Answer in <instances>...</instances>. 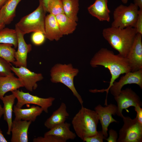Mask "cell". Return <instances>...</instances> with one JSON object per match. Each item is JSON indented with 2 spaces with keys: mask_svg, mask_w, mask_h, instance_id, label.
I'll use <instances>...</instances> for the list:
<instances>
[{
  "mask_svg": "<svg viewBox=\"0 0 142 142\" xmlns=\"http://www.w3.org/2000/svg\"><path fill=\"white\" fill-rule=\"evenodd\" d=\"M66 104L63 102L62 103L59 108L54 111L45 121V126L48 129H50L56 125L65 122L69 116Z\"/></svg>",
  "mask_w": 142,
  "mask_h": 142,
  "instance_id": "19",
  "label": "cell"
},
{
  "mask_svg": "<svg viewBox=\"0 0 142 142\" xmlns=\"http://www.w3.org/2000/svg\"><path fill=\"white\" fill-rule=\"evenodd\" d=\"M3 115V109L0 104V119Z\"/></svg>",
  "mask_w": 142,
  "mask_h": 142,
  "instance_id": "40",
  "label": "cell"
},
{
  "mask_svg": "<svg viewBox=\"0 0 142 142\" xmlns=\"http://www.w3.org/2000/svg\"><path fill=\"white\" fill-rule=\"evenodd\" d=\"M13 46L11 44L0 43V57L13 64L15 61L14 55L16 51L12 47Z\"/></svg>",
  "mask_w": 142,
  "mask_h": 142,
  "instance_id": "27",
  "label": "cell"
},
{
  "mask_svg": "<svg viewBox=\"0 0 142 142\" xmlns=\"http://www.w3.org/2000/svg\"><path fill=\"white\" fill-rule=\"evenodd\" d=\"M47 12L55 16L64 13L62 0H49L47 4Z\"/></svg>",
  "mask_w": 142,
  "mask_h": 142,
  "instance_id": "28",
  "label": "cell"
},
{
  "mask_svg": "<svg viewBox=\"0 0 142 142\" xmlns=\"http://www.w3.org/2000/svg\"><path fill=\"white\" fill-rule=\"evenodd\" d=\"M16 98L15 95L12 93L11 95L4 96L1 99L3 104L4 119L7 124L8 129L7 134L8 135L11 134L13 107Z\"/></svg>",
  "mask_w": 142,
  "mask_h": 142,
  "instance_id": "22",
  "label": "cell"
},
{
  "mask_svg": "<svg viewBox=\"0 0 142 142\" xmlns=\"http://www.w3.org/2000/svg\"><path fill=\"white\" fill-rule=\"evenodd\" d=\"M99 121L95 111L82 106L73 118L72 123L76 135L83 140L97 133Z\"/></svg>",
  "mask_w": 142,
  "mask_h": 142,
  "instance_id": "3",
  "label": "cell"
},
{
  "mask_svg": "<svg viewBox=\"0 0 142 142\" xmlns=\"http://www.w3.org/2000/svg\"><path fill=\"white\" fill-rule=\"evenodd\" d=\"M45 37V34L40 32H33L31 37L33 43L37 45H39L44 42Z\"/></svg>",
  "mask_w": 142,
  "mask_h": 142,
  "instance_id": "31",
  "label": "cell"
},
{
  "mask_svg": "<svg viewBox=\"0 0 142 142\" xmlns=\"http://www.w3.org/2000/svg\"><path fill=\"white\" fill-rule=\"evenodd\" d=\"M55 16L63 35L70 34L75 30L77 25L76 22L71 19L64 13L60 14Z\"/></svg>",
  "mask_w": 142,
  "mask_h": 142,
  "instance_id": "24",
  "label": "cell"
},
{
  "mask_svg": "<svg viewBox=\"0 0 142 142\" xmlns=\"http://www.w3.org/2000/svg\"><path fill=\"white\" fill-rule=\"evenodd\" d=\"M94 111L98 114L99 120L102 127V131L105 137H108V127L110 124L113 122H118L114 119L112 115L116 114L117 106L114 104H110L105 107L98 104L94 108Z\"/></svg>",
  "mask_w": 142,
  "mask_h": 142,
  "instance_id": "12",
  "label": "cell"
},
{
  "mask_svg": "<svg viewBox=\"0 0 142 142\" xmlns=\"http://www.w3.org/2000/svg\"><path fill=\"white\" fill-rule=\"evenodd\" d=\"M15 29L17 34L18 49L15 52L14 57L15 61L13 64L16 67H27V55L32 50V46L26 42L24 35L15 25Z\"/></svg>",
  "mask_w": 142,
  "mask_h": 142,
  "instance_id": "14",
  "label": "cell"
},
{
  "mask_svg": "<svg viewBox=\"0 0 142 142\" xmlns=\"http://www.w3.org/2000/svg\"><path fill=\"white\" fill-rule=\"evenodd\" d=\"M65 14L76 22L78 21L77 14L79 10V0H62Z\"/></svg>",
  "mask_w": 142,
  "mask_h": 142,
  "instance_id": "25",
  "label": "cell"
},
{
  "mask_svg": "<svg viewBox=\"0 0 142 142\" xmlns=\"http://www.w3.org/2000/svg\"><path fill=\"white\" fill-rule=\"evenodd\" d=\"M117 105L116 114L122 118L123 110L131 106H141L142 102L139 96L131 88L121 90L120 93L114 97Z\"/></svg>",
  "mask_w": 142,
  "mask_h": 142,
  "instance_id": "9",
  "label": "cell"
},
{
  "mask_svg": "<svg viewBox=\"0 0 142 142\" xmlns=\"http://www.w3.org/2000/svg\"><path fill=\"white\" fill-rule=\"evenodd\" d=\"M128 0H121L122 2L124 4L127 3Z\"/></svg>",
  "mask_w": 142,
  "mask_h": 142,
  "instance_id": "42",
  "label": "cell"
},
{
  "mask_svg": "<svg viewBox=\"0 0 142 142\" xmlns=\"http://www.w3.org/2000/svg\"><path fill=\"white\" fill-rule=\"evenodd\" d=\"M0 43L12 44L18 46V39L16 29L4 28L0 30Z\"/></svg>",
  "mask_w": 142,
  "mask_h": 142,
  "instance_id": "26",
  "label": "cell"
},
{
  "mask_svg": "<svg viewBox=\"0 0 142 142\" xmlns=\"http://www.w3.org/2000/svg\"><path fill=\"white\" fill-rule=\"evenodd\" d=\"M79 70L74 68L71 64L58 63L54 65L50 70V80L53 83H61L68 88L78 100L82 106L83 101L75 87L74 80L77 75Z\"/></svg>",
  "mask_w": 142,
  "mask_h": 142,
  "instance_id": "4",
  "label": "cell"
},
{
  "mask_svg": "<svg viewBox=\"0 0 142 142\" xmlns=\"http://www.w3.org/2000/svg\"><path fill=\"white\" fill-rule=\"evenodd\" d=\"M124 124L120 129L118 142H142V125L135 118L129 116L122 118Z\"/></svg>",
  "mask_w": 142,
  "mask_h": 142,
  "instance_id": "7",
  "label": "cell"
},
{
  "mask_svg": "<svg viewBox=\"0 0 142 142\" xmlns=\"http://www.w3.org/2000/svg\"><path fill=\"white\" fill-rule=\"evenodd\" d=\"M5 25L1 23L0 21V30L4 28Z\"/></svg>",
  "mask_w": 142,
  "mask_h": 142,
  "instance_id": "41",
  "label": "cell"
},
{
  "mask_svg": "<svg viewBox=\"0 0 142 142\" xmlns=\"http://www.w3.org/2000/svg\"><path fill=\"white\" fill-rule=\"evenodd\" d=\"M33 142H66L57 136L52 135H44L43 137L39 136L33 139Z\"/></svg>",
  "mask_w": 142,
  "mask_h": 142,
  "instance_id": "30",
  "label": "cell"
},
{
  "mask_svg": "<svg viewBox=\"0 0 142 142\" xmlns=\"http://www.w3.org/2000/svg\"><path fill=\"white\" fill-rule=\"evenodd\" d=\"M17 99L16 106L21 108L24 105L32 104L39 106L42 108L43 111L48 113V109L53 104L55 99L52 97L43 98L34 95L29 93L25 92L22 90L17 89L12 92Z\"/></svg>",
  "mask_w": 142,
  "mask_h": 142,
  "instance_id": "8",
  "label": "cell"
},
{
  "mask_svg": "<svg viewBox=\"0 0 142 142\" xmlns=\"http://www.w3.org/2000/svg\"><path fill=\"white\" fill-rule=\"evenodd\" d=\"M32 122L24 120L12 121L11 132V142H28V131Z\"/></svg>",
  "mask_w": 142,
  "mask_h": 142,
  "instance_id": "15",
  "label": "cell"
},
{
  "mask_svg": "<svg viewBox=\"0 0 142 142\" xmlns=\"http://www.w3.org/2000/svg\"><path fill=\"white\" fill-rule=\"evenodd\" d=\"M11 69L18 77L24 87L30 92L36 89L38 86L37 82L43 78L41 73L32 72L27 67H15L12 65Z\"/></svg>",
  "mask_w": 142,
  "mask_h": 142,
  "instance_id": "10",
  "label": "cell"
},
{
  "mask_svg": "<svg viewBox=\"0 0 142 142\" xmlns=\"http://www.w3.org/2000/svg\"><path fill=\"white\" fill-rule=\"evenodd\" d=\"M43 111V108L38 106L32 105L27 109H22L13 106V112L15 117L14 120H24L34 122L37 116Z\"/></svg>",
  "mask_w": 142,
  "mask_h": 142,
  "instance_id": "17",
  "label": "cell"
},
{
  "mask_svg": "<svg viewBox=\"0 0 142 142\" xmlns=\"http://www.w3.org/2000/svg\"><path fill=\"white\" fill-rule=\"evenodd\" d=\"M137 33L134 28H120L111 26L104 28L102 35L110 45L119 54L126 57Z\"/></svg>",
  "mask_w": 142,
  "mask_h": 142,
  "instance_id": "2",
  "label": "cell"
},
{
  "mask_svg": "<svg viewBox=\"0 0 142 142\" xmlns=\"http://www.w3.org/2000/svg\"><path fill=\"white\" fill-rule=\"evenodd\" d=\"M22 0H8L0 9V21L5 25L10 23L16 16L17 7Z\"/></svg>",
  "mask_w": 142,
  "mask_h": 142,
  "instance_id": "20",
  "label": "cell"
},
{
  "mask_svg": "<svg viewBox=\"0 0 142 142\" xmlns=\"http://www.w3.org/2000/svg\"><path fill=\"white\" fill-rule=\"evenodd\" d=\"M8 141L4 137L2 132L0 129V142H7Z\"/></svg>",
  "mask_w": 142,
  "mask_h": 142,
  "instance_id": "38",
  "label": "cell"
},
{
  "mask_svg": "<svg viewBox=\"0 0 142 142\" xmlns=\"http://www.w3.org/2000/svg\"><path fill=\"white\" fill-rule=\"evenodd\" d=\"M46 12L39 4L34 11L22 18L15 25L24 35L36 32H40L45 34Z\"/></svg>",
  "mask_w": 142,
  "mask_h": 142,
  "instance_id": "5",
  "label": "cell"
},
{
  "mask_svg": "<svg viewBox=\"0 0 142 142\" xmlns=\"http://www.w3.org/2000/svg\"><path fill=\"white\" fill-rule=\"evenodd\" d=\"M135 28L137 33L142 34V9H139Z\"/></svg>",
  "mask_w": 142,
  "mask_h": 142,
  "instance_id": "33",
  "label": "cell"
},
{
  "mask_svg": "<svg viewBox=\"0 0 142 142\" xmlns=\"http://www.w3.org/2000/svg\"><path fill=\"white\" fill-rule=\"evenodd\" d=\"M10 63L0 57V76L14 75L12 72Z\"/></svg>",
  "mask_w": 142,
  "mask_h": 142,
  "instance_id": "29",
  "label": "cell"
},
{
  "mask_svg": "<svg viewBox=\"0 0 142 142\" xmlns=\"http://www.w3.org/2000/svg\"><path fill=\"white\" fill-rule=\"evenodd\" d=\"M108 0H95L88 8L89 13L100 21H110V11L108 7Z\"/></svg>",
  "mask_w": 142,
  "mask_h": 142,
  "instance_id": "16",
  "label": "cell"
},
{
  "mask_svg": "<svg viewBox=\"0 0 142 142\" xmlns=\"http://www.w3.org/2000/svg\"><path fill=\"white\" fill-rule=\"evenodd\" d=\"M49 0H39V4L41 5L45 10L47 12V4Z\"/></svg>",
  "mask_w": 142,
  "mask_h": 142,
  "instance_id": "36",
  "label": "cell"
},
{
  "mask_svg": "<svg viewBox=\"0 0 142 142\" xmlns=\"http://www.w3.org/2000/svg\"><path fill=\"white\" fill-rule=\"evenodd\" d=\"M141 106L137 105L134 107V109L136 113V118L138 122L142 125V109Z\"/></svg>",
  "mask_w": 142,
  "mask_h": 142,
  "instance_id": "35",
  "label": "cell"
},
{
  "mask_svg": "<svg viewBox=\"0 0 142 142\" xmlns=\"http://www.w3.org/2000/svg\"><path fill=\"white\" fill-rule=\"evenodd\" d=\"M24 87L21 80L14 75L0 76V99L7 92Z\"/></svg>",
  "mask_w": 142,
  "mask_h": 142,
  "instance_id": "21",
  "label": "cell"
},
{
  "mask_svg": "<svg viewBox=\"0 0 142 142\" xmlns=\"http://www.w3.org/2000/svg\"><path fill=\"white\" fill-rule=\"evenodd\" d=\"M106 138L102 130L98 131L95 135L86 138L83 141V142H103V140L105 139Z\"/></svg>",
  "mask_w": 142,
  "mask_h": 142,
  "instance_id": "32",
  "label": "cell"
},
{
  "mask_svg": "<svg viewBox=\"0 0 142 142\" xmlns=\"http://www.w3.org/2000/svg\"><path fill=\"white\" fill-rule=\"evenodd\" d=\"M93 68L99 66L107 68L110 72L111 78L108 87L101 90H92L93 93H103L106 92V95L105 102H106L108 93L113 83L120 75L131 72L128 62L126 58L119 54H115L113 52L106 48H102L94 55L90 62Z\"/></svg>",
  "mask_w": 142,
  "mask_h": 142,
  "instance_id": "1",
  "label": "cell"
},
{
  "mask_svg": "<svg viewBox=\"0 0 142 142\" xmlns=\"http://www.w3.org/2000/svg\"><path fill=\"white\" fill-rule=\"evenodd\" d=\"M109 136L105 139L108 142H116L118 138L117 131L112 129H110L109 131Z\"/></svg>",
  "mask_w": 142,
  "mask_h": 142,
  "instance_id": "34",
  "label": "cell"
},
{
  "mask_svg": "<svg viewBox=\"0 0 142 142\" xmlns=\"http://www.w3.org/2000/svg\"><path fill=\"white\" fill-rule=\"evenodd\" d=\"M142 34L137 33L126 57L131 72L142 69Z\"/></svg>",
  "mask_w": 142,
  "mask_h": 142,
  "instance_id": "11",
  "label": "cell"
},
{
  "mask_svg": "<svg viewBox=\"0 0 142 142\" xmlns=\"http://www.w3.org/2000/svg\"><path fill=\"white\" fill-rule=\"evenodd\" d=\"M136 84L142 88V69L135 72H129L121 76L118 82L115 81L110 88L111 93L114 97L120 93L123 87L127 84Z\"/></svg>",
  "mask_w": 142,
  "mask_h": 142,
  "instance_id": "13",
  "label": "cell"
},
{
  "mask_svg": "<svg viewBox=\"0 0 142 142\" xmlns=\"http://www.w3.org/2000/svg\"><path fill=\"white\" fill-rule=\"evenodd\" d=\"M70 124L65 122L53 127L45 133L44 135H52L63 139L66 142L69 140H74L76 137L75 133L70 130Z\"/></svg>",
  "mask_w": 142,
  "mask_h": 142,
  "instance_id": "23",
  "label": "cell"
},
{
  "mask_svg": "<svg viewBox=\"0 0 142 142\" xmlns=\"http://www.w3.org/2000/svg\"><path fill=\"white\" fill-rule=\"evenodd\" d=\"M134 3L128 6L122 4L116 8L113 12L112 27L120 28L128 27L135 28L139 9Z\"/></svg>",
  "mask_w": 142,
  "mask_h": 142,
  "instance_id": "6",
  "label": "cell"
},
{
  "mask_svg": "<svg viewBox=\"0 0 142 142\" xmlns=\"http://www.w3.org/2000/svg\"><path fill=\"white\" fill-rule=\"evenodd\" d=\"M45 36L50 41H58L63 36L59 28L55 16L49 14L45 17Z\"/></svg>",
  "mask_w": 142,
  "mask_h": 142,
  "instance_id": "18",
  "label": "cell"
},
{
  "mask_svg": "<svg viewBox=\"0 0 142 142\" xmlns=\"http://www.w3.org/2000/svg\"><path fill=\"white\" fill-rule=\"evenodd\" d=\"M8 0H0V9L4 4Z\"/></svg>",
  "mask_w": 142,
  "mask_h": 142,
  "instance_id": "39",
  "label": "cell"
},
{
  "mask_svg": "<svg viewBox=\"0 0 142 142\" xmlns=\"http://www.w3.org/2000/svg\"><path fill=\"white\" fill-rule=\"evenodd\" d=\"M134 3L138 7L139 9H142V0H134Z\"/></svg>",
  "mask_w": 142,
  "mask_h": 142,
  "instance_id": "37",
  "label": "cell"
}]
</instances>
